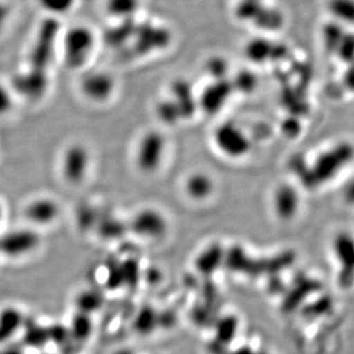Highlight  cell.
Here are the masks:
<instances>
[{"label": "cell", "mask_w": 354, "mask_h": 354, "mask_svg": "<svg viewBox=\"0 0 354 354\" xmlns=\"http://www.w3.org/2000/svg\"><path fill=\"white\" fill-rule=\"evenodd\" d=\"M100 234L106 239H115L120 237L124 232L122 223L113 218H106L100 223Z\"/></svg>", "instance_id": "d4e9b609"}, {"label": "cell", "mask_w": 354, "mask_h": 354, "mask_svg": "<svg viewBox=\"0 0 354 354\" xmlns=\"http://www.w3.org/2000/svg\"><path fill=\"white\" fill-rule=\"evenodd\" d=\"M0 354H25L19 348H3L0 349Z\"/></svg>", "instance_id": "4dcf8cb0"}, {"label": "cell", "mask_w": 354, "mask_h": 354, "mask_svg": "<svg viewBox=\"0 0 354 354\" xmlns=\"http://www.w3.org/2000/svg\"><path fill=\"white\" fill-rule=\"evenodd\" d=\"M295 260L293 254L286 252L270 258V259H251L241 247L235 246L225 254V262L230 270L235 272H245L249 274H259L268 272L274 274L286 269Z\"/></svg>", "instance_id": "3957f363"}, {"label": "cell", "mask_w": 354, "mask_h": 354, "mask_svg": "<svg viewBox=\"0 0 354 354\" xmlns=\"http://www.w3.org/2000/svg\"><path fill=\"white\" fill-rule=\"evenodd\" d=\"M115 354H134L129 349H121V351H118Z\"/></svg>", "instance_id": "836d02e7"}, {"label": "cell", "mask_w": 354, "mask_h": 354, "mask_svg": "<svg viewBox=\"0 0 354 354\" xmlns=\"http://www.w3.org/2000/svg\"><path fill=\"white\" fill-rule=\"evenodd\" d=\"M92 167V153L86 144L73 142L64 149L59 160L60 176L70 186L82 185Z\"/></svg>", "instance_id": "7a4b0ae2"}, {"label": "cell", "mask_w": 354, "mask_h": 354, "mask_svg": "<svg viewBox=\"0 0 354 354\" xmlns=\"http://www.w3.org/2000/svg\"><path fill=\"white\" fill-rule=\"evenodd\" d=\"M106 285L109 290H115L124 285L123 279L121 263L111 262L108 266V277H106Z\"/></svg>", "instance_id": "83f0119b"}, {"label": "cell", "mask_w": 354, "mask_h": 354, "mask_svg": "<svg viewBox=\"0 0 354 354\" xmlns=\"http://www.w3.org/2000/svg\"><path fill=\"white\" fill-rule=\"evenodd\" d=\"M23 327H25L23 342L28 348H43L48 342H50L48 327L39 325L35 321L27 320H25Z\"/></svg>", "instance_id": "e0dca14e"}, {"label": "cell", "mask_w": 354, "mask_h": 354, "mask_svg": "<svg viewBox=\"0 0 354 354\" xmlns=\"http://www.w3.org/2000/svg\"><path fill=\"white\" fill-rule=\"evenodd\" d=\"M214 181L204 172L191 174L185 183V192L191 199L202 201L213 193Z\"/></svg>", "instance_id": "9a60e30c"}, {"label": "cell", "mask_w": 354, "mask_h": 354, "mask_svg": "<svg viewBox=\"0 0 354 354\" xmlns=\"http://www.w3.org/2000/svg\"><path fill=\"white\" fill-rule=\"evenodd\" d=\"M335 251L337 257H339L342 262L348 267V269H353L354 267V245L348 239H339L335 243Z\"/></svg>", "instance_id": "cb8c5ba5"}, {"label": "cell", "mask_w": 354, "mask_h": 354, "mask_svg": "<svg viewBox=\"0 0 354 354\" xmlns=\"http://www.w3.org/2000/svg\"><path fill=\"white\" fill-rule=\"evenodd\" d=\"M158 314L151 307H144L135 318L134 328L140 334L152 333L158 326Z\"/></svg>", "instance_id": "44dd1931"}, {"label": "cell", "mask_w": 354, "mask_h": 354, "mask_svg": "<svg viewBox=\"0 0 354 354\" xmlns=\"http://www.w3.org/2000/svg\"><path fill=\"white\" fill-rule=\"evenodd\" d=\"M165 152V140L162 133L150 131L140 139L135 153V162L144 174H152L162 165Z\"/></svg>", "instance_id": "277c9868"}, {"label": "cell", "mask_w": 354, "mask_h": 354, "mask_svg": "<svg viewBox=\"0 0 354 354\" xmlns=\"http://www.w3.org/2000/svg\"><path fill=\"white\" fill-rule=\"evenodd\" d=\"M237 329H239V320L235 317H223L216 325V341L223 346L230 344L236 335Z\"/></svg>", "instance_id": "ffe728a7"}, {"label": "cell", "mask_w": 354, "mask_h": 354, "mask_svg": "<svg viewBox=\"0 0 354 354\" xmlns=\"http://www.w3.org/2000/svg\"><path fill=\"white\" fill-rule=\"evenodd\" d=\"M124 285L134 288L138 285L140 279V267L138 262L135 259H127L121 263Z\"/></svg>", "instance_id": "484cf974"}, {"label": "cell", "mask_w": 354, "mask_h": 354, "mask_svg": "<svg viewBox=\"0 0 354 354\" xmlns=\"http://www.w3.org/2000/svg\"><path fill=\"white\" fill-rule=\"evenodd\" d=\"M25 317L19 309L7 306L0 311V344H6L23 327Z\"/></svg>", "instance_id": "4fadbf2b"}, {"label": "cell", "mask_w": 354, "mask_h": 354, "mask_svg": "<svg viewBox=\"0 0 354 354\" xmlns=\"http://www.w3.org/2000/svg\"><path fill=\"white\" fill-rule=\"evenodd\" d=\"M158 118L165 124H176L183 120L180 111L174 100H165L158 102L157 106Z\"/></svg>", "instance_id": "7402d4cb"}, {"label": "cell", "mask_w": 354, "mask_h": 354, "mask_svg": "<svg viewBox=\"0 0 354 354\" xmlns=\"http://www.w3.org/2000/svg\"><path fill=\"white\" fill-rule=\"evenodd\" d=\"M38 230L30 227H18L0 237V253L8 257H22L34 252L41 245Z\"/></svg>", "instance_id": "8992f818"}, {"label": "cell", "mask_w": 354, "mask_h": 354, "mask_svg": "<svg viewBox=\"0 0 354 354\" xmlns=\"http://www.w3.org/2000/svg\"><path fill=\"white\" fill-rule=\"evenodd\" d=\"M69 330L71 339L74 342L82 344V342H87L93 333V322L91 315L77 312L75 315L72 317Z\"/></svg>", "instance_id": "ac0fdd59"}, {"label": "cell", "mask_w": 354, "mask_h": 354, "mask_svg": "<svg viewBox=\"0 0 354 354\" xmlns=\"http://www.w3.org/2000/svg\"><path fill=\"white\" fill-rule=\"evenodd\" d=\"M214 141L223 155L232 158L245 157L251 150V142L245 132L232 122L218 125L214 133Z\"/></svg>", "instance_id": "5b68a950"}, {"label": "cell", "mask_w": 354, "mask_h": 354, "mask_svg": "<svg viewBox=\"0 0 354 354\" xmlns=\"http://www.w3.org/2000/svg\"><path fill=\"white\" fill-rule=\"evenodd\" d=\"M95 48L94 32L87 26L77 25L62 37V59L71 70L82 69L93 57Z\"/></svg>", "instance_id": "6da1fadb"}, {"label": "cell", "mask_w": 354, "mask_h": 354, "mask_svg": "<svg viewBox=\"0 0 354 354\" xmlns=\"http://www.w3.org/2000/svg\"><path fill=\"white\" fill-rule=\"evenodd\" d=\"M232 92V84L225 82V79L218 80V82L205 88L200 97V106L206 113H218L227 104Z\"/></svg>", "instance_id": "8fae6325"}, {"label": "cell", "mask_w": 354, "mask_h": 354, "mask_svg": "<svg viewBox=\"0 0 354 354\" xmlns=\"http://www.w3.org/2000/svg\"><path fill=\"white\" fill-rule=\"evenodd\" d=\"M232 354H256L254 353L252 349L248 348V346H242V348L236 349Z\"/></svg>", "instance_id": "1f68e13d"}, {"label": "cell", "mask_w": 354, "mask_h": 354, "mask_svg": "<svg viewBox=\"0 0 354 354\" xmlns=\"http://www.w3.org/2000/svg\"><path fill=\"white\" fill-rule=\"evenodd\" d=\"M171 93L183 118H191L196 111L198 102L190 86L185 81H178L172 85Z\"/></svg>", "instance_id": "5bb4252c"}, {"label": "cell", "mask_w": 354, "mask_h": 354, "mask_svg": "<svg viewBox=\"0 0 354 354\" xmlns=\"http://www.w3.org/2000/svg\"><path fill=\"white\" fill-rule=\"evenodd\" d=\"M13 86L16 94L30 101H36L46 94L48 80L46 72L30 68L16 76Z\"/></svg>", "instance_id": "30bf717a"}, {"label": "cell", "mask_w": 354, "mask_h": 354, "mask_svg": "<svg viewBox=\"0 0 354 354\" xmlns=\"http://www.w3.org/2000/svg\"><path fill=\"white\" fill-rule=\"evenodd\" d=\"M75 304L78 312L91 315V314L101 308L102 304H104V297H102L100 291L95 290H83L77 295Z\"/></svg>", "instance_id": "d6986e66"}, {"label": "cell", "mask_w": 354, "mask_h": 354, "mask_svg": "<svg viewBox=\"0 0 354 354\" xmlns=\"http://www.w3.org/2000/svg\"><path fill=\"white\" fill-rule=\"evenodd\" d=\"M256 354H266L264 353H256Z\"/></svg>", "instance_id": "e575fe53"}, {"label": "cell", "mask_w": 354, "mask_h": 354, "mask_svg": "<svg viewBox=\"0 0 354 354\" xmlns=\"http://www.w3.org/2000/svg\"><path fill=\"white\" fill-rule=\"evenodd\" d=\"M23 215L30 227L36 230L48 227L59 220L62 207L55 198L41 195L25 205Z\"/></svg>", "instance_id": "ba28073f"}, {"label": "cell", "mask_w": 354, "mask_h": 354, "mask_svg": "<svg viewBox=\"0 0 354 354\" xmlns=\"http://www.w3.org/2000/svg\"><path fill=\"white\" fill-rule=\"evenodd\" d=\"M115 88L113 77L101 70L86 72L79 82L81 95L92 104H101L109 102L113 97Z\"/></svg>", "instance_id": "52a82bcc"}, {"label": "cell", "mask_w": 354, "mask_h": 354, "mask_svg": "<svg viewBox=\"0 0 354 354\" xmlns=\"http://www.w3.org/2000/svg\"><path fill=\"white\" fill-rule=\"evenodd\" d=\"M13 108V94L8 87L0 84V118L10 113Z\"/></svg>", "instance_id": "f1b7e54d"}, {"label": "cell", "mask_w": 354, "mask_h": 354, "mask_svg": "<svg viewBox=\"0 0 354 354\" xmlns=\"http://www.w3.org/2000/svg\"><path fill=\"white\" fill-rule=\"evenodd\" d=\"M283 129L285 132L288 133L290 136H292L293 134H297L298 132L297 124H295V121L291 120L285 122V127H283Z\"/></svg>", "instance_id": "f546056e"}, {"label": "cell", "mask_w": 354, "mask_h": 354, "mask_svg": "<svg viewBox=\"0 0 354 354\" xmlns=\"http://www.w3.org/2000/svg\"><path fill=\"white\" fill-rule=\"evenodd\" d=\"M48 339L59 348H66L70 342H73L70 335L69 328L60 323L53 324L48 327Z\"/></svg>", "instance_id": "603a6c76"}, {"label": "cell", "mask_w": 354, "mask_h": 354, "mask_svg": "<svg viewBox=\"0 0 354 354\" xmlns=\"http://www.w3.org/2000/svg\"><path fill=\"white\" fill-rule=\"evenodd\" d=\"M274 213L281 220L288 221L297 214L299 207V197L297 190L288 184L279 186L272 197Z\"/></svg>", "instance_id": "7c38bea8"}, {"label": "cell", "mask_w": 354, "mask_h": 354, "mask_svg": "<svg viewBox=\"0 0 354 354\" xmlns=\"http://www.w3.org/2000/svg\"><path fill=\"white\" fill-rule=\"evenodd\" d=\"M225 254L220 244H213L198 256L196 260L198 271L209 276L218 269L221 262L225 261Z\"/></svg>", "instance_id": "2e32d148"}, {"label": "cell", "mask_w": 354, "mask_h": 354, "mask_svg": "<svg viewBox=\"0 0 354 354\" xmlns=\"http://www.w3.org/2000/svg\"><path fill=\"white\" fill-rule=\"evenodd\" d=\"M4 216H6V209H4L3 204L0 202V225L3 221Z\"/></svg>", "instance_id": "d6a6232c"}, {"label": "cell", "mask_w": 354, "mask_h": 354, "mask_svg": "<svg viewBox=\"0 0 354 354\" xmlns=\"http://www.w3.org/2000/svg\"><path fill=\"white\" fill-rule=\"evenodd\" d=\"M38 1L44 10L59 15L72 10L76 0H38Z\"/></svg>", "instance_id": "4316f807"}, {"label": "cell", "mask_w": 354, "mask_h": 354, "mask_svg": "<svg viewBox=\"0 0 354 354\" xmlns=\"http://www.w3.org/2000/svg\"><path fill=\"white\" fill-rule=\"evenodd\" d=\"M48 354H50V353H48Z\"/></svg>", "instance_id": "d590c367"}, {"label": "cell", "mask_w": 354, "mask_h": 354, "mask_svg": "<svg viewBox=\"0 0 354 354\" xmlns=\"http://www.w3.org/2000/svg\"><path fill=\"white\" fill-rule=\"evenodd\" d=\"M135 234L146 239H158L165 235L167 230V220L160 212L145 209L134 216L129 225Z\"/></svg>", "instance_id": "9c48e42d"}]
</instances>
